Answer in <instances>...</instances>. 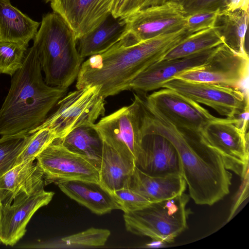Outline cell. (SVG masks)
Here are the masks:
<instances>
[{"instance_id": "3", "label": "cell", "mask_w": 249, "mask_h": 249, "mask_svg": "<svg viewBox=\"0 0 249 249\" xmlns=\"http://www.w3.org/2000/svg\"><path fill=\"white\" fill-rule=\"evenodd\" d=\"M36 51L27 49L22 66L12 76L0 109V135L31 134L45 120L67 89L52 87L43 80Z\"/></svg>"}, {"instance_id": "23", "label": "cell", "mask_w": 249, "mask_h": 249, "mask_svg": "<svg viewBox=\"0 0 249 249\" xmlns=\"http://www.w3.org/2000/svg\"><path fill=\"white\" fill-rule=\"evenodd\" d=\"M135 166L134 161L123 156L103 141L100 183L110 191L113 193L126 187Z\"/></svg>"}, {"instance_id": "24", "label": "cell", "mask_w": 249, "mask_h": 249, "mask_svg": "<svg viewBox=\"0 0 249 249\" xmlns=\"http://www.w3.org/2000/svg\"><path fill=\"white\" fill-rule=\"evenodd\" d=\"M59 140L69 150L87 158L99 170L103 141L94 124L78 127Z\"/></svg>"}, {"instance_id": "12", "label": "cell", "mask_w": 249, "mask_h": 249, "mask_svg": "<svg viewBox=\"0 0 249 249\" xmlns=\"http://www.w3.org/2000/svg\"><path fill=\"white\" fill-rule=\"evenodd\" d=\"M142 100L177 128L194 133H200L216 118L198 103L167 88L154 91Z\"/></svg>"}, {"instance_id": "32", "label": "cell", "mask_w": 249, "mask_h": 249, "mask_svg": "<svg viewBox=\"0 0 249 249\" xmlns=\"http://www.w3.org/2000/svg\"><path fill=\"white\" fill-rule=\"evenodd\" d=\"M121 204L124 213L136 211L150 203L147 199L128 187H124L113 192Z\"/></svg>"}, {"instance_id": "35", "label": "cell", "mask_w": 249, "mask_h": 249, "mask_svg": "<svg viewBox=\"0 0 249 249\" xmlns=\"http://www.w3.org/2000/svg\"><path fill=\"white\" fill-rule=\"evenodd\" d=\"M249 0H227L226 11L241 9L249 12Z\"/></svg>"}, {"instance_id": "14", "label": "cell", "mask_w": 249, "mask_h": 249, "mask_svg": "<svg viewBox=\"0 0 249 249\" xmlns=\"http://www.w3.org/2000/svg\"><path fill=\"white\" fill-rule=\"evenodd\" d=\"M54 195V192L43 188L31 194L20 195L10 205H3L1 243L13 246L22 238L33 215L39 209L47 205Z\"/></svg>"}, {"instance_id": "9", "label": "cell", "mask_w": 249, "mask_h": 249, "mask_svg": "<svg viewBox=\"0 0 249 249\" xmlns=\"http://www.w3.org/2000/svg\"><path fill=\"white\" fill-rule=\"evenodd\" d=\"M162 88L172 89L197 103L210 107L227 118L249 110L248 92L216 84L173 78Z\"/></svg>"}, {"instance_id": "16", "label": "cell", "mask_w": 249, "mask_h": 249, "mask_svg": "<svg viewBox=\"0 0 249 249\" xmlns=\"http://www.w3.org/2000/svg\"><path fill=\"white\" fill-rule=\"evenodd\" d=\"M219 46L181 58L160 60L140 73L130 83L129 90L145 93L162 88L172 78L206 64Z\"/></svg>"}, {"instance_id": "30", "label": "cell", "mask_w": 249, "mask_h": 249, "mask_svg": "<svg viewBox=\"0 0 249 249\" xmlns=\"http://www.w3.org/2000/svg\"><path fill=\"white\" fill-rule=\"evenodd\" d=\"M28 47L0 42V74L12 76L22 66Z\"/></svg>"}, {"instance_id": "33", "label": "cell", "mask_w": 249, "mask_h": 249, "mask_svg": "<svg viewBox=\"0 0 249 249\" xmlns=\"http://www.w3.org/2000/svg\"><path fill=\"white\" fill-rule=\"evenodd\" d=\"M186 15L197 12L225 10L227 0H181L179 2Z\"/></svg>"}, {"instance_id": "29", "label": "cell", "mask_w": 249, "mask_h": 249, "mask_svg": "<svg viewBox=\"0 0 249 249\" xmlns=\"http://www.w3.org/2000/svg\"><path fill=\"white\" fill-rule=\"evenodd\" d=\"M56 139L55 132L48 128H41L31 134L17 159L15 166L27 161L35 160L40 153Z\"/></svg>"}, {"instance_id": "36", "label": "cell", "mask_w": 249, "mask_h": 249, "mask_svg": "<svg viewBox=\"0 0 249 249\" xmlns=\"http://www.w3.org/2000/svg\"><path fill=\"white\" fill-rule=\"evenodd\" d=\"M3 203L0 199V243L1 242V218L2 214Z\"/></svg>"}, {"instance_id": "17", "label": "cell", "mask_w": 249, "mask_h": 249, "mask_svg": "<svg viewBox=\"0 0 249 249\" xmlns=\"http://www.w3.org/2000/svg\"><path fill=\"white\" fill-rule=\"evenodd\" d=\"M114 0H49L74 32L76 39L92 31L109 14Z\"/></svg>"}, {"instance_id": "15", "label": "cell", "mask_w": 249, "mask_h": 249, "mask_svg": "<svg viewBox=\"0 0 249 249\" xmlns=\"http://www.w3.org/2000/svg\"><path fill=\"white\" fill-rule=\"evenodd\" d=\"M142 132L141 150L136 166L151 176H182L180 159L173 144L160 135Z\"/></svg>"}, {"instance_id": "5", "label": "cell", "mask_w": 249, "mask_h": 249, "mask_svg": "<svg viewBox=\"0 0 249 249\" xmlns=\"http://www.w3.org/2000/svg\"><path fill=\"white\" fill-rule=\"evenodd\" d=\"M189 196L184 193L170 199L151 202L140 209L124 213L127 231L154 240L171 243L187 228Z\"/></svg>"}, {"instance_id": "34", "label": "cell", "mask_w": 249, "mask_h": 249, "mask_svg": "<svg viewBox=\"0 0 249 249\" xmlns=\"http://www.w3.org/2000/svg\"><path fill=\"white\" fill-rule=\"evenodd\" d=\"M144 0H114L111 14L115 18H124L141 8Z\"/></svg>"}, {"instance_id": "13", "label": "cell", "mask_w": 249, "mask_h": 249, "mask_svg": "<svg viewBox=\"0 0 249 249\" xmlns=\"http://www.w3.org/2000/svg\"><path fill=\"white\" fill-rule=\"evenodd\" d=\"M186 16L179 2L168 0L141 9L124 18L126 33L138 42L143 41L185 27Z\"/></svg>"}, {"instance_id": "27", "label": "cell", "mask_w": 249, "mask_h": 249, "mask_svg": "<svg viewBox=\"0 0 249 249\" xmlns=\"http://www.w3.org/2000/svg\"><path fill=\"white\" fill-rule=\"evenodd\" d=\"M108 230L90 228L85 231L65 236L48 244L54 249H78L103 246L110 235Z\"/></svg>"}, {"instance_id": "7", "label": "cell", "mask_w": 249, "mask_h": 249, "mask_svg": "<svg viewBox=\"0 0 249 249\" xmlns=\"http://www.w3.org/2000/svg\"><path fill=\"white\" fill-rule=\"evenodd\" d=\"M134 95L131 105L102 118L94 126L104 142L136 162L141 150L142 103Z\"/></svg>"}, {"instance_id": "21", "label": "cell", "mask_w": 249, "mask_h": 249, "mask_svg": "<svg viewBox=\"0 0 249 249\" xmlns=\"http://www.w3.org/2000/svg\"><path fill=\"white\" fill-rule=\"evenodd\" d=\"M126 33L124 18L109 14L96 28L76 39V47L83 58L101 53L118 42Z\"/></svg>"}, {"instance_id": "26", "label": "cell", "mask_w": 249, "mask_h": 249, "mask_svg": "<svg viewBox=\"0 0 249 249\" xmlns=\"http://www.w3.org/2000/svg\"><path fill=\"white\" fill-rule=\"evenodd\" d=\"M224 44V39L215 26L187 36L161 60L187 56Z\"/></svg>"}, {"instance_id": "10", "label": "cell", "mask_w": 249, "mask_h": 249, "mask_svg": "<svg viewBox=\"0 0 249 249\" xmlns=\"http://www.w3.org/2000/svg\"><path fill=\"white\" fill-rule=\"evenodd\" d=\"M45 186L80 180L100 182L99 169L86 157L66 148L56 139L36 158Z\"/></svg>"}, {"instance_id": "19", "label": "cell", "mask_w": 249, "mask_h": 249, "mask_svg": "<svg viewBox=\"0 0 249 249\" xmlns=\"http://www.w3.org/2000/svg\"><path fill=\"white\" fill-rule=\"evenodd\" d=\"M35 160L17 165L0 178V199L10 205L17 196L44 188V175Z\"/></svg>"}, {"instance_id": "37", "label": "cell", "mask_w": 249, "mask_h": 249, "mask_svg": "<svg viewBox=\"0 0 249 249\" xmlns=\"http://www.w3.org/2000/svg\"><path fill=\"white\" fill-rule=\"evenodd\" d=\"M151 0L154 1V2H156L157 3H162L165 2L170 0Z\"/></svg>"}, {"instance_id": "31", "label": "cell", "mask_w": 249, "mask_h": 249, "mask_svg": "<svg viewBox=\"0 0 249 249\" xmlns=\"http://www.w3.org/2000/svg\"><path fill=\"white\" fill-rule=\"evenodd\" d=\"M221 11H206L187 15L185 27L188 35L215 26L217 18Z\"/></svg>"}, {"instance_id": "28", "label": "cell", "mask_w": 249, "mask_h": 249, "mask_svg": "<svg viewBox=\"0 0 249 249\" xmlns=\"http://www.w3.org/2000/svg\"><path fill=\"white\" fill-rule=\"evenodd\" d=\"M31 134L3 135L0 139V178L15 166L17 159Z\"/></svg>"}, {"instance_id": "18", "label": "cell", "mask_w": 249, "mask_h": 249, "mask_svg": "<svg viewBox=\"0 0 249 249\" xmlns=\"http://www.w3.org/2000/svg\"><path fill=\"white\" fill-rule=\"evenodd\" d=\"M66 196L97 215L122 210L114 194L100 182L73 180L57 184Z\"/></svg>"}, {"instance_id": "38", "label": "cell", "mask_w": 249, "mask_h": 249, "mask_svg": "<svg viewBox=\"0 0 249 249\" xmlns=\"http://www.w3.org/2000/svg\"><path fill=\"white\" fill-rule=\"evenodd\" d=\"M174 0V1H178V2H179L181 1V0Z\"/></svg>"}, {"instance_id": "8", "label": "cell", "mask_w": 249, "mask_h": 249, "mask_svg": "<svg viewBox=\"0 0 249 249\" xmlns=\"http://www.w3.org/2000/svg\"><path fill=\"white\" fill-rule=\"evenodd\" d=\"M200 134L205 142L221 157L226 169L245 177L249 166V133L242 130L236 118L216 117Z\"/></svg>"}, {"instance_id": "4", "label": "cell", "mask_w": 249, "mask_h": 249, "mask_svg": "<svg viewBox=\"0 0 249 249\" xmlns=\"http://www.w3.org/2000/svg\"><path fill=\"white\" fill-rule=\"evenodd\" d=\"M33 40L46 83L68 89L77 78L84 58L77 51L73 31L53 12L43 16Z\"/></svg>"}, {"instance_id": "25", "label": "cell", "mask_w": 249, "mask_h": 249, "mask_svg": "<svg viewBox=\"0 0 249 249\" xmlns=\"http://www.w3.org/2000/svg\"><path fill=\"white\" fill-rule=\"evenodd\" d=\"M249 12L241 9L224 10L218 16L215 26L224 39V44L240 53H248L245 48L249 22Z\"/></svg>"}, {"instance_id": "22", "label": "cell", "mask_w": 249, "mask_h": 249, "mask_svg": "<svg viewBox=\"0 0 249 249\" xmlns=\"http://www.w3.org/2000/svg\"><path fill=\"white\" fill-rule=\"evenodd\" d=\"M40 24L13 6L10 0H0V42L28 47Z\"/></svg>"}, {"instance_id": "1", "label": "cell", "mask_w": 249, "mask_h": 249, "mask_svg": "<svg viewBox=\"0 0 249 249\" xmlns=\"http://www.w3.org/2000/svg\"><path fill=\"white\" fill-rule=\"evenodd\" d=\"M187 36L184 27L138 42L126 33L107 51L82 63L76 89L99 86L100 94L105 98L129 90L130 83L140 73L161 60Z\"/></svg>"}, {"instance_id": "39", "label": "cell", "mask_w": 249, "mask_h": 249, "mask_svg": "<svg viewBox=\"0 0 249 249\" xmlns=\"http://www.w3.org/2000/svg\"><path fill=\"white\" fill-rule=\"evenodd\" d=\"M46 3H47L49 2V0H43Z\"/></svg>"}, {"instance_id": "2", "label": "cell", "mask_w": 249, "mask_h": 249, "mask_svg": "<svg viewBox=\"0 0 249 249\" xmlns=\"http://www.w3.org/2000/svg\"><path fill=\"white\" fill-rule=\"evenodd\" d=\"M142 130L160 135L175 146L181 162L182 177L195 203L211 206L229 193L232 174L200 133L177 128L144 103Z\"/></svg>"}, {"instance_id": "11", "label": "cell", "mask_w": 249, "mask_h": 249, "mask_svg": "<svg viewBox=\"0 0 249 249\" xmlns=\"http://www.w3.org/2000/svg\"><path fill=\"white\" fill-rule=\"evenodd\" d=\"M249 67L248 53H238L222 44L206 64L174 78L240 89L248 81Z\"/></svg>"}, {"instance_id": "6", "label": "cell", "mask_w": 249, "mask_h": 249, "mask_svg": "<svg viewBox=\"0 0 249 249\" xmlns=\"http://www.w3.org/2000/svg\"><path fill=\"white\" fill-rule=\"evenodd\" d=\"M100 91V86L88 85L69 93L57 102L55 111L31 134L48 128L62 140L78 127L94 124L105 113V98Z\"/></svg>"}, {"instance_id": "20", "label": "cell", "mask_w": 249, "mask_h": 249, "mask_svg": "<svg viewBox=\"0 0 249 249\" xmlns=\"http://www.w3.org/2000/svg\"><path fill=\"white\" fill-rule=\"evenodd\" d=\"M186 183L181 175L154 177L148 175L136 166L127 186L151 202L172 198L183 193Z\"/></svg>"}]
</instances>
